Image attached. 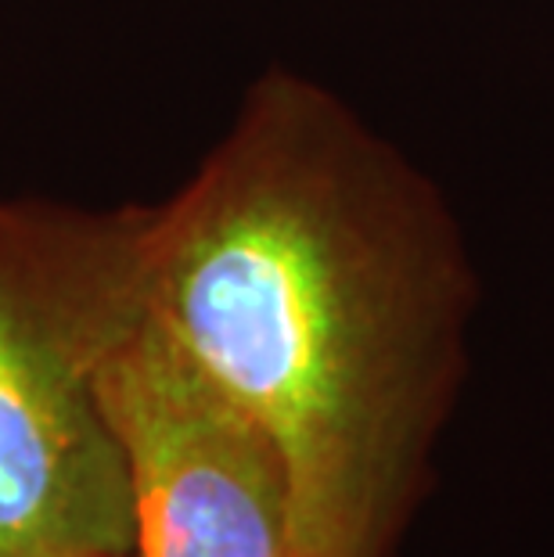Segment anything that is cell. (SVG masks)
I'll return each instance as SVG.
<instances>
[{
	"instance_id": "obj_1",
	"label": "cell",
	"mask_w": 554,
	"mask_h": 557,
	"mask_svg": "<svg viewBox=\"0 0 554 557\" xmlns=\"http://www.w3.org/2000/svg\"><path fill=\"white\" fill-rule=\"evenodd\" d=\"M137 292L274 438L296 557H374L443 421L476 295L440 184L332 94L270 83L137 238Z\"/></svg>"
},
{
	"instance_id": "obj_2",
	"label": "cell",
	"mask_w": 554,
	"mask_h": 557,
	"mask_svg": "<svg viewBox=\"0 0 554 557\" xmlns=\"http://www.w3.org/2000/svg\"><path fill=\"white\" fill-rule=\"evenodd\" d=\"M90 385L134 493L130 557H296L274 438L181 349L134 270L94 335Z\"/></svg>"
},
{
	"instance_id": "obj_3",
	"label": "cell",
	"mask_w": 554,
	"mask_h": 557,
	"mask_svg": "<svg viewBox=\"0 0 554 557\" xmlns=\"http://www.w3.org/2000/svg\"><path fill=\"white\" fill-rule=\"evenodd\" d=\"M130 554V471L87 357L0 284V557Z\"/></svg>"
}]
</instances>
